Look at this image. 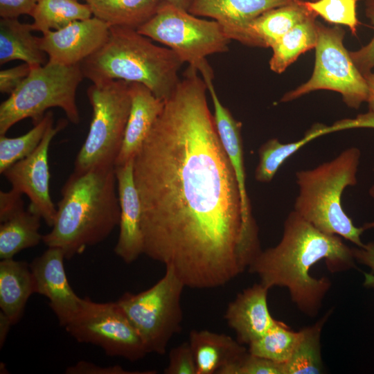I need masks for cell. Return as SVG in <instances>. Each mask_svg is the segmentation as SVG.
<instances>
[{
    "instance_id": "obj_1",
    "label": "cell",
    "mask_w": 374,
    "mask_h": 374,
    "mask_svg": "<svg viewBox=\"0 0 374 374\" xmlns=\"http://www.w3.org/2000/svg\"><path fill=\"white\" fill-rule=\"evenodd\" d=\"M188 66L134 159L143 254L185 286L215 288L248 269L261 251L257 224L243 216L238 184L206 100Z\"/></svg>"
},
{
    "instance_id": "obj_2",
    "label": "cell",
    "mask_w": 374,
    "mask_h": 374,
    "mask_svg": "<svg viewBox=\"0 0 374 374\" xmlns=\"http://www.w3.org/2000/svg\"><path fill=\"white\" fill-rule=\"evenodd\" d=\"M321 260L332 273L355 267L353 248L341 237L319 231L293 210L284 222L280 242L262 250L248 270L269 290L286 288L299 310L314 317L332 285L326 276L310 275L311 267Z\"/></svg>"
},
{
    "instance_id": "obj_3",
    "label": "cell",
    "mask_w": 374,
    "mask_h": 374,
    "mask_svg": "<svg viewBox=\"0 0 374 374\" xmlns=\"http://www.w3.org/2000/svg\"><path fill=\"white\" fill-rule=\"evenodd\" d=\"M119 220L114 166L73 171L62 188L55 222L42 242L62 249L69 260L104 241Z\"/></svg>"
},
{
    "instance_id": "obj_4",
    "label": "cell",
    "mask_w": 374,
    "mask_h": 374,
    "mask_svg": "<svg viewBox=\"0 0 374 374\" xmlns=\"http://www.w3.org/2000/svg\"><path fill=\"white\" fill-rule=\"evenodd\" d=\"M184 63L172 50L159 46L137 30L110 26L104 45L80 65L92 82L122 80L145 85L166 100L177 87Z\"/></svg>"
},
{
    "instance_id": "obj_5",
    "label": "cell",
    "mask_w": 374,
    "mask_h": 374,
    "mask_svg": "<svg viewBox=\"0 0 374 374\" xmlns=\"http://www.w3.org/2000/svg\"><path fill=\"white\" fill-rule=\"evenodd\" d=\"M361 152L350 147L330 161L296 173L299 193L294 211L319 231L364 246L362 226H356L341 205L344 190L357 183Z\"/></svg>"
},
{
    "instance_id": "obj_6",
    "label": "cell",
    "mask_w": 374,
    "mask_h": 374,
    "mask_svg": "<svg viewBox=\"0 0 374 374\" xmlns=\"http://www.w3.org/2000/svg\"><path fill=\"white\" fill-rule=\"evenodd\" d=\"M84 78L80 64L47 62L31 69L29 75L0 105V135H5L14 125L26 118H31L37 124L53 107L62 109L69 121L78 124L80 117L76 92Z\"/></svg>"
},
{
    "instance_id": "obj_7",
    "label": "cell",
    "mask_w": 374,
    "mask_h": 374,
    "mask_svg": "<svg viewBox=\"0 0 374 374\" xmlns=\"http://www.w3.org/2000/svg\"><path fill=\"white\" fill-rule=\"evenodd\" d=\"M137 31L174 51L202 78L214 77L206 57L226 52L231 42L216 21L201 19L166 1Z\"/></svg>"
},
{
    "instance_id": "obj_8",
    "label": "cell",
    "mask_w": 374,
    "mask_h": 374,
    "mask_svg": "<svg viewBox=\"0 0 374 374\" xmlns=\"http://www.w3.org/2000/svg\"><path fill=\"white\" fill-rule=\"evenodd\" d=\"M92 83L87 90L92 118L75 157L74 172L114 166L130 111L129 82L109 80Z\"/></svg>"
},
{
    "instance_id": "obj_9",
    "label": "cell",
    "mask_w": 374,
    "mask_h": 374,
    "mask_svg": "<svg viewBox=\"0 0 374 374\" xmlns=\"http://www.w3.org/2000/svg\"><path fill=\"white\" fill-rule=\"evenodd\" d=\"M181 279L170 267L149 289L124 293L116 301L140 337L148 353L163 355L172 337L181 329L183 312Z\"/></svg>"
},
{
    "instance_id": "obj_10",
    "label": "cell",
    "mask_w": 374,
    "mask_h": 374,
    "mask_svg": "<svg viewBox=\"0 0 374 374\" xmlns=\"http://www.w3.org/2000/svg\"><path fill=\"white\" fill-rule=\"evenodd\" d=\"M317 30L315 62L310 78L285 93L280 102H290L314 91L330 90L339 93L348 107L358 109L367 101L369 89L364 75L344 46L345 30L339 26L328 27L319 21Z\"/></svg>"
},
{
    "instance_id": "obj_11",
    "label": "cell",
    "mask_w": 374,
    "mask_h": 374,
    "mask_svg": "<svg viewBox=\"0 0 374 374\" xmlns=\"http://www.w3.org/2000/svg\"><path fill=\"white\" fill-rule=\"evenodd\" d=\"M64 328L78 342L98 346L108 356L136 362L148 354L116 301L98 303L81 298L78 312Z\"/></svg>"
},
{
    "instance_id": "obj_12",
    "label": "cell",
    "mask_w": 374,
    "mask_h": 374,
    "mask_svg": "<svg viewBox=\"0 0 374 374\" xmlns=\"http://www.w3.org/2000/svg\"><path fill=\"white\" fill-rule=\"evenodd\" d=\"M68 121L60 119L55 126L51 124L33 152L2 172L12 189L28 197V209L39 215L50 227L55 222L57 207L50 195L48 150L53 139L66 127Z\"/></svg>"
},
{
    "instance_id": "obj_13",
    "label": "cell",
    "mask_w": 374,
    "mask_h": 374,
    "mask_svg": "<svg viewBox=\"0 0 374 374\" xmlns=\"http://www.w3.org/2000/svg\"><path fill=\"white\" fill-rule=\"evenodd\" d=\"M109 25L96 17L78 20L40 37L48 62L64 66L80 64L99 50L109 35Z\"/></svg>"
},
{
    "instance_id": "obj_14",
    "label": "cell",
    "mask_w": 374,
    "mask_h": 374,
    "mask_svg": "<svg viewBox=\"0 0 374 374\" xmlns=\"http://www.w3.org/2000/svg\"><path fill=\"white\" fill-rule=\"evenodd\" d=\"M64 254L57 247H48L29 265L35 292L49 300V306L60 326L64 327L79 310L81 298L70 286L64 266Z\"/></svg>"
},
{
    "instance_id": "obj_15",
    "label": "cell",
    "mask_w": 374,
    "mask_h": 374,
    "mask_svg": "<svg viewBox=\"0 0 374 374\" xmlns=\"http://www.w3.org/2000/svg\"><path fill=\"white\" fill-rule=\"evenodd\" d=\"M134 159L114 166L120 220L119 234L114 251L127 264L136 260L144 251L141 207L134 179Z\"/></svg>"
},
{
    "instance_id": "obj_16",
    "label": "cell",
    "mask_w": 374,
    "mask_h": 374,
    "mask_svg": "<svg viewBox=\"0 0 374 374\" xmlns=\"http://www.w3.org/2000/svg\"><path fill=\"white\" fill-rule=\"evenodd\" d=\"M268 291L261 283H256L242 290L228 305L224 318L241 344L249 345L279 322L269 312Z\"/></svg>"
},
{
    "instance_id": "obj_17",
    "label": "cell",
    "mask_w": 374,
    "mask_h": 374,
    "mask_svg": "<svg viewBox=\"0 0 374 374\" xmlns=\"http://www.w3.org/2000/svg\"><path fill=\"white\" fill-rule=\"evenodd\" d=\"M292 0H195L188 12L211 18L231 40L242 43L249 24L264 12Z\"/></svg>"
},
{
    "instance_id": "obj_18",
    "label": "cell",
    "mask_w": 374,
    "mask_h": 374,
    "mask_svg": "<svg viewBox=\"0 0 374 374\" xmlns=\"http://www.w3.org/2000/svg\"><path fill=\"white\" fill-rule=\"evenodd\" d=\"M204 80L213 105V116L216 130L238 184L244 218L250 224H257L246 188L242 123L222 103L215 91L213 78H206Z\"/></svg>"
},
{
    "instance_id": "obj_19",
    "label": "cell",
    "mask_w": 374,
    "mask_h": 374,
    "mask_svg": "<svg viewBox=\"0 0 374 374\" xmlns=\"http://www.w3.org/2000/svg\"><path fill=\"white\" fill-rule=\"evenodd\" d=\"M131 107L114 166L134 159L164 106L145 85L130 82Z\"/></svg>"
},
{
    "instance_id": "obj_20",
    "label": "cell",
    "mask_w": 374,
    "mask_h": 374,
    "mask_svg": "<svg viewBox=\"0 0 374 374\" xmlns=\"http://www.w3.org/2000/svg\"><path fill=\"white\" fill-rule=\"evenodd\" d=\"M317 17L305 1L292 0L268 10L247 26L242 44L253 47L271 48L285 33L308 18Z\"/></svg>"
},
{
    "instance_id": "obj_21",
    "label": "cell",
    "mask_w": 374,
    "mask_h": 374,
    "mask_svg": "<svg viewBox=\"0 0 374 374\" xmlns=\"http://www.w3.org/2000/svg\"><path fill=\"white\" fill-rule=\"evenodd\" d=\"M189 344L193 353L197 374H218L237 362L248 350L231 337L207 330H193Z\"/></svg>"
},
{
    "instance_id": "obj_22",
    "label": "cell",
    "mask_w": 374,
    "mask_h": 374,
    "mask_svg": "<svg viewBox=\"0 0 374 374\" xmlns=\"http://www.w3.org/2000/svg\"><path fill=\"white\" fill-rule=\"evenodd\" d=\"M35 293L29 265L13 258L0 261V308L16 324L21 319L29 297Z\"/></svg>"
},
{
    "instance_id": "obj_23",
    "label": "cell",
    "mask_w": 374,
    "mask_h": 374,
    "mask_svg": "<svg viewBox=\"0 0 374 374\" xmlns=\"http://www.w3.org/2000/svg\"><path fill=\"white\" fill-rule=\"evenodd\" d=\"M30 24L20 22L17 18L0 20V64L21 60L31 69L45 65L48 56L41 48L40 37L33 34Z\"/></svg>"
},
{
    "instance_id": "obj_24",
    "label": "cell",
    "mask_w": 374,
    "mask_h": 374,
    "mask_svg": "<svg viewBox=\"0 0 374 374\" xmlns=\"http://www.w3.org/2000/svg\"><path fill=\"white\" fill-rule=\"evenodd\" d=\"M165 0H87L92 15L109 26L137 30L157 12Z\"/></svg>"
},
{
    "instance_id": "obj_25",
    "label": "cell",
    "mask_w": 374,
    "mask_h": 374,
    "mask_svg": "<svg viewBox=\"0 0 374 374\" xmlns=\"http://www.w3.org/2000/svg\"><path fill=\"white\" fill-rule=\"evenodd\" d=\"M41 217L24 208L12 213L0 225V258L8 259L42 242Z\"/></svg>"
},
{
    "instance_id": "obj_26",
    "label": "cell",
    "mask_w": 374,
    "mask_h": 374,
    "mask_svg": "<svg viewBox=\"0 0 374 374\" xmlns=\"http://www.w3.org/2000/svg\"><path fill=\"white\" fill-rule=\"evenodd\" d=\"M316 18L310 17L298 24L274 44L269 62L272 71L283 73L301 54L315 48L318 41Z\"/></svg>"
},
{
    "instance_id": "obj_27",
    "label": "cell",
    "mask_w": 374,
    "mask_h": 374,
    "mask_svg": "<svg viewBox=\"0 0 374 374\" xmlns=\"http://www.w3.org/2000/svg\"><path fill=\"white\" fill-rule=\"evenodd\" d=\"M30 15L33 30L42 34L93 17L89 6L78 0H38Z\"/></svg>"
},
{
    "instance_id": "obj_28",
    "label": "cell",
    "mask_w": 374,
    "mask_h": 374,
    "mask_svg": "<svg viewBox=\"0 0 374 374\" xmlns=\"http://www.w3.org/2000/svg\"><path fill=\"white\" fill-rule=\"evenodd\" d=\"M331 310L314 324L299 330V337L290 359L285 363V374L321 373V330Z\"/></svg>"
},
{
    "instance_id": "obj_29",
    "label": "cell",
    "mask_w": 374,
    "mask_h": 374,
    "mask_svg": "<svg viewBox=\"0 0 374 374\" xmlns=\"http://www.w3.org/2000/svg\"><path fill=\"white\" fill-rule=\"evenodd\" d=\"M52 111L45 114L42 119L26 134L17 137L0 135V173L15 162L28 157L38 147L48 127L53 123Z\"/></svg>"
},
{
    "instance_id": "obj_30",
    "label": "cell",
    "mask_w": 374,
    "mask_h": 374,
    "mask_svg": "<svg viewBox=\"0 0 374 374\" xmlns=\"http://www.w3.org/2000/svg\"><path fill=\"white\" fill-rule=\"evenodd\" d=\"M299 337L296 332L280 321L262 337L251 343L249 353L285 364L290 359Z\"/></svg>"
},
{
    "instance_id": "obj_31",
    "label": "cell",
    "mask_w": 374,
    "mask_h": 374,
    "mask_svg": "<svg viewBox=\"0 0 374 374\" xmlns=\"http://www.w3.org/2000/svg\"><path fill=\"white\" fill-rule=\"evenodd\" d=\"M359 1L316 0L305 1V4L311 11L326 21L346 26L353 35H356L360 25L357 16V4Z\"/></svg>"
},
{
    "instance_id": "obj_32",
    "label": "cell",
    "mask_w": 374,
    "mask_h": 374,
    "mask_svg": "<svg viewBox=\"0 0 374 374\" xmlns=\"http://www.w3.org/2000/svg\"><path fill=\"white\" fill-rule=\"evenodd\" d=\"M218 374H285V364L247 351L237 362L222 368Z\"/></svg>"
},
{
    "instance_id": "obj_33",
    "label": "cell",
    "mask_w": 374,
    "mask_h": 374,
    "mask_svg": "<svg viewBox=\"0 0 374 374\" xmlns=\"http://www.w3.org/2000/svg\"><path fill=\"white\" fill-rule=\"evenodd\" d=\"M165 374H197V367L189 341L173 348L169 353Z\"/></svg>"
},
{
    "instance_id": "obj_34",
    "label": "cell",
    "mask_w": 374,
    "mask_h": 374,
    "mask_svg": "<svg viewBox=\"0 0 374 374\" xmlns=\"http://www.w3.org/2000/svg\"><path fill=\"white\" fill-rule=\"evenodd\" d=\"M365 15L370 21L374 30V8H365ZM350 55L358 69L365 75L374 69V34L365 46L354 51H349Z\"/></svg>"
},
{
    "instance_id": "obj_35",
    "label": "cell",
    "mask_w": 374,
    "mask_h": 374,
    "mask_svg": "<svg viewBox=\"0 0 374 374\" xmlns=\"http://www.w3.org/2000/svg\"><path fill=\"white\" fill-rule=\"evenodd\" d=\"M154 371H132L124 369L118 365L101 366L93 363L80 360L65 371L67 374H154Z\"/></svg>"
},
{
    "instance_id": "obj_36",
    "label": "cell",
    "mask_w": 374,
    "mask_h": 374,
    "mask_svg": "<svg viewBox=\"0 0 374 374\" xmlns=\"http://www.w3.org/2000/svg\"><path fill=\"white\" fill-rule=\"evenodd\" d=\"M30 71V66L25 62L12 68L1 70L0 92L12 93L29 75Z\"/></svg>"
},
{
    "instance_id": "obj_37",
    "label": "cell",
    "mask_w": 374,
    "mask_h": 374,
    "mask_svg": "<svg viewBox=\"0 0 374 374\" xmlns=\"http://www.w3.org/2000/svg\"><path fill=\"white\" fill-rule=\"evenodd\" d=\"M353 251L355 261L370 269V272L364 273V285L374 289V242L364 244L362 247L353 248Z\"/></svg>"
},
{
    "instance_id": "obj_38",
    "label": "cell",
    "mask_w": 374,
    "mask_h": 374,
    "mask_svg": "<svg viewBox=\"0 0 374 374\" xmlns=\"http://www.w3.org/2000/svg\"><path fill=\"white\" fill-rule=\"evenodd\" d=\"M38 0H0L1 18H17L30 15Z\"/></svg>"
},
{
    "instance_id": "obj_39",
    "label": "cell",
    "mask_w": 374,
    "mask_h": 374,
    "mask_svg": "<svg viewBox=\"0 0 374 374\" xmlns=\"http://www.w3.org/2000/svg\"><path fill=\"white\" fill-rule=\"evenodd\" d=\"M22 208L24 204L21 193L12 188L9 191H0V222Z\"/></svg>"
},
{
    "instance_id": "obj_40",
    "label": "cell",
    "mask_w": 374,
    "mask_h": 374,
    "mask_svg": "<svg viewBox=\"0 0 374 374\" xmlns=\"http://www.w3.org/2000/svg\"><path fill=\"white\" fill-rule=\"evenodd\" d=\"M12 325L10 318L0 310V348L4 345Z\"/></svg>"
},
{
    "instance_id": "obj_41",
    "label": "cell",
    "mask_w": 374,
    "mask_h": 374,
    "mask_svg": "<svg viewBox=\"0 0 374 374\" xmlns=\"http://www.w3.org/2000/svg\"><path fill=\"white\" fill-rule=\"evenodd\" d=\"M369 89L368 103V112L374 113V71L364 75Z\"/></svg>"
},
{
    "instance_id": "obj_42",
    "label": "cell",
    "mask_w": 374,
    "mask_h": 374,
    "mask_svg": "<svg viewBox=\"0 0 374 374\" xmlns=\"http://www.w3.org/2000/svg\"><path fill=\"white\" fill-rule=\"evenodd\" d=\"M194 1L195 0H165L166 2L170 4L188 11Z\"/></svg>"
},
{
    "instance_id": "obj_43",
    "label": "cell",
    "mask_w": 374,
    "mask_h": 374,
    "mask_svg": "<svg viewBox=\"0 0 374 374\" xmlns=\"http://www.w3.org/2000/svg\"><path fill=\"white\" fill-rule=\"evenodd\" d=\"M368 194L374 200V185L371 186L368 190ZM362 227L364 231L368 229H374V220L370 222L365 223Z\"/></svg>"
},
{
    "instance_id": "obj_44",
    "label": "cell",
    "mask_w": 374,
    "mask_h": 374,
    "mask_svg": "<svg viewBox=\"0 0 374 374\" xmlns=\"http://www.w3.org/2000/svg\"><path fill=\"white\" fill-rule=\"evenodd\" d=\"M365 8H374V0H365Z\"/></svg>"
},
{
    "instance_id": "obj_45",
    "label": "cell",
    "mask_w": 374,
    "mask_h": 374,
    "mask_svg": "<svg viewBox=\"0 0 374 374\" xmlns=\"http://www.w3.org/2000/svg\"><path fill=\"white\" fill-rule=\"evenodd\" d=\"M311 1H316V0H311Z\"/></svg>"
},
{
    "instance_id": "obj_46",
    "label": "cell",
    "mask_w": 374,
    "mask_h": 374,
    "mask_svg": "<svg viewBox=\"0 0 374 374\" xmlns=\"http://www.w3.org/2000/svg\"><path fill=\"white\" fill-rule=\"evenodd\" d=\"M84 1H86L87 0H84Z\"/></svg>"
}]
</instances>
